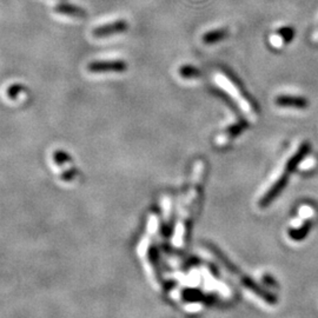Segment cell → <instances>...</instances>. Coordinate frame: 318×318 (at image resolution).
I'll return each mask as SVG.
<instances>
[{
  "label": "cell",
  "instance_id": "5b68a950",
  "mask_svg": "<svg viewBox=\"0 0 318 318\" xmlns=\"http://www.w3.org/2000/svg\"><path fill=\"white\" fill-rule=\"evenodd\" d=\"M310 151V145L307 143H303V144L299 145V148L297 149V151L293 153V155L290 157L288 162H286L285 165V172L290 173L292 171H295L297 169V166L299 165L300 162H302L304 157H305Z\"/></svg>",
  "mask_w": 318,
  "mask_h": 318
},
{
  "label": "cell",
  "instance_id": "7c38bea8",
  "mask_svg": "<svg viewBox=\"0 0 318 318\" xmlns=\"http://www.w3.org/2000/svg\"><path fill=\"white\" fill-rule=\"evenodd\" d=\"M226 36H228V31H226L225 29H217V30L206 32L204 36H203L202 39L205 44H215L219 40L224 39Z\"/></svg>",
  "mask_w": 318,
  "mask_h": 318
},
{
  "label": "cell",
  "instance_id": "7a4b0ae2",
  "mask_svg": "<svg viewBox=\"0 0 318 318\" xmlns=\"http://www.w3.org/2000/svg\"><path fill=\"white\" fill-rule=\"evenodd\" d=\"M288 176H289V173L285 172L284 174H282V176L279 177L274 184H272V186L269 188L267 194L261 198L260 205L262 206V208H267V206L270 205L271 203L274 202L279 195H281V192L284 190L286 184H288Z\"/></svg>",
  "mask_w": 318,
  "mask_h": 318
},
{
  "label": "cell",
  "instance_id": "30bf717a",
  "mask_svg": "<svg viewBox=\"0 0 318 318\" xmlns=\"http://www.w3.org/2000/svg\"><path fill=\"white\" fill-rule=\"evenodd\" d=\"M54 11L59 13V15H64V16H70L73 17V18H86L87 15L86 12L84 11L83 9L76 8V6L72 5H59L54 9Z\"/></svg>",
  "mask_w": 318,
  "mask_h": 318
},
{
  "label": "cell",
  "instance_id": "4fadbf2b",
  "mask_svg": "<svg viewBox=\"0 0 318 318\" xmlns=\"http://www.w3.org/2000/svg\"><path fill=\"white\" fill-rule=\"evenodd\" d=\"M179 73H180L181 77H184V78H186V79L195 78V77L199 76L198 70L192 68V66H185V68H181Z\"/></svg>",
  "mask_w": 318,
  "mask_h": 318
},
{
  "label": "cell",
  "instance_id": "5bb4252c",
  "mask_svg": "<svg viewBox=\"0 0 318 318\" xmlns=\"http://www.w3.org/2000/svg\"><path fill=\"white\" fill-rule=\"evenodd\" d=\"M312 41H314V43H318V25L316 29H314L313 33H312Z\"/></svg>",
  "mask_w": 318,
  "mask_h": 318
},
{
  "label": "cell",
  "instance_id": "8fae6325",
  "mask_svg": "<svg viewBox=\"0 0 318 318\" xmlns=\"http://www.w3.org/2000/svg\"><path fill=\"white\" fill-rule=\"evenodd\" d=\"M311 228H312V222L306 221L302 226H299V228L290 229L289 237L292 240H296V242H300V240H303L307 235H309Z\"/></svg>",
  "mask_w": 318,
  "mask_h": 318
},
{
  "label": "cell",
  "instance_id": "ba28073f",
  "mask_svg": "<svg viewBox=\"0 0 318 318\" xmlns=\"http://www.w3.org/2000/svg\"><path fill=\"white\" fill-rule=\"evenodd\" d=\"M293 34L295 33H293V30L291 29V27H288V26L281 27V29H278L270 37V41L275 47H282L292 39Z\"/></svg>",
  "mask_w": 318,
  "mask_h": 318
},
{
  "label": "cell",
  "instance_id": "277c9868",
  "mask_svg": "<svg viewBox=\"0 0 318 318\" xmlns=\"http://www.w3.org/2000/svg\"><path fill=\"white\" fill-rule=\"evenodd\" d=\"M242 283L244 285L246 286L247 289H250L251 291H253L256 295H258L261 297L262 299H264L265 302H268L269 304H276L277 303V298L272 295V293H270L269 291H267V290L262 288V286H260L258 284H256L252 279H251L250 277H246V276H243L242 278Z\"/></svg>",
  "mask_w": 318,
  "mask_h": 318
},
{
  "label": "cell",
  "instance_id": "9c48e42d",
  "mask_svg": "<svg viewBox=\"0 0 318 318\" xmlns=\"http://www.w3.org/2000/svg\"><path fill=\"white\" fill-rule=\"evenodd\" d=\"M128 29L126 22H117L111 24V25H106V26H101L98 27V29L93 30V36L101 38V37H107V36H112V34L116 33H120L124 32L125 30Z\"/></svg>",
  "mask_w": 318,
  "mask_h": 318
},
{
  "label": "cell",
  "instance_id": "6da1fadb",
  "mask_svg": "<svg viewBox=\"0 0 318 318\" xmlns=\"http://www.w3.org/2000/svg\"><path fill=\"white\" fill-rule=\"evenodd\" d=\"M215 80H216V83H217V85L221 86L222 89L224 90L225 92L228 93L229 96L231 97L237 104L239 105L240 110L243 111L244 114H245V116L249 118V119H251V120L256 119L257 114H256V112H255L253 106L251 105L250 101L246 99L245 96H244V94L242 93V91H240L239 87L237 86L236 84L233 83L228 76H225L224 73L219 72L215 76Z\"/></svg>",
  "mask_w": 318,
  "mask_h": 318
},
{
  "label": "cell",
  "instance_id": "52a82bcc",
  "mask_svg": "<svg viewBox=\"0 0 318 318\" xmlns=\"http://www.w3.org/2000/svg\"><path fill=\"white\" fill-rule=\"evenodd\" d=\"M245 129V124L243 121H237L235 124H231L223 131L221 136H218L217 138V144L218 145H224L226 143H229L231 139H233L236 136L242 134V131Z\"/></svg>",
  "mask_w": 318,
  "mask_h": 318
},
{
  "label": "cell",
  "instance_id": "8992f818",
  "mask_svg": "<svg viewBox=\"0 0 318 318\" xmlns=\"http://www.w3.org/2000/svg\"><path fill=\"white\" fill-rule=\"evenodd\" d=\"M276 104L284 107H296V109H305L307 106V100L305 98L290 96V94H282L276 98Z\"/></svg>",
  "mask_w": 318,
  "mask_h": 318
},
{
  "label": "cell",
  "instance_id": "3957f363",
  "mask_svg": "<svg viewBox=\"0 0 318 318\" xmlns=\"http://www.w3.org/2000/svg\"><path fill=\"white\" fill-rule=\"evenodd\" d=\"M90 72H124L126 64L123 61H107V62H91L87 66Z\"/></svg>",
  "mask_w": 318,
  "mask_h": 318
}]
</instances>
